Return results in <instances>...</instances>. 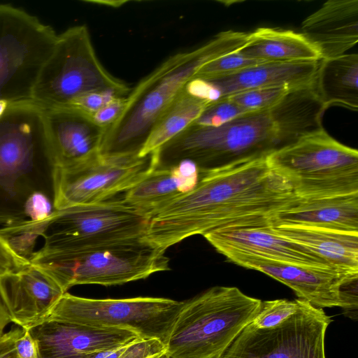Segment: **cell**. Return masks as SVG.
I'll use <instances>...</instances> for the list:
<instances>
[{"mask_svg":"<svg viewBox=\"0 0 358 358\" xmlns=\"http://www.w3.org/2000/svg\"><path fill=\"white\" fill-rule=\"evenodd\" d=\"M266 156L199 171L190 192L150 216L145 238L166 251L192 236L235 226L268 225L270 216L300 196L269 167Z\"/></svg>","mask_w":358,"mask_h":358,"instance_id":"obj_1","label":"cell"},{"mask_svg":"<svg viewBox=\"0 0 358 358\" xmlns=\"http://www.w3.org/2000/svg\"><path fill=\"white\" fill-rule=\"evenodd\" d=\"M304 126L296 101L285 94L269 109L247 112L218 127L192 124L160 148L158 166L190 161L199 171H209L266 156L303 136Z\"/></svg>","mask_w":358,"mask_h":358,"instance_id":"obj_2","label":"cell"},{"mask_svg":"<svg viewBox=\"0 0 358 358\" xmlns=\"http://www.w3.org/2000/svg\"><path fill=\"white\" fill-rule=\"evenodd\" d=\"M247 37L245 32L222 31L201 46L168 57L131 90L122 114L106 130L100 154L138 155L159 117L199 69L240 50Z\"/></svg>","mask_w":358,"mask_h":358,"instance_id":"obj_3","label":"cell"},{"mask_svg":"<svg viewBox=\"0 0 358 358\" xmlns=\"http://www.w3.org/2000/svg\"><path fill=\"white\" fill-rule=\"evenodd\" d=\"M166 251L145 237L76 248L41 247L29 257L67 290L78 285H117L170 270Z\"/></svg>","mask_w":358,"mask_h":358,"instance_id":"obj_4","label":"cell"},{"mask_svg":"<svg viewBox=\"0 0 358 358\" xmlns=\"http://www.w3.org/2000/svg\"><path fill=\"white\" fill-rule=\"evenodd\" d=\"M260 299L215 286L184 302L165 343L173 358H217L252 322Z\"/></svg>","mask_w":358,"mask_h":358,"instance_id":"obj_5","label":"cell"},{"mask_svg":"<svg viewBox=\"0 0 358 358\" xmlns=\"http://www.w3.org/2000/svg\"><path fill=\"white\" fill-rule=\"evenodd\" d=\"M131 90L101 64L87 27L76 25L57 34L38 73L32 103L41 109L67 107L91 92H111L127 96Z\"/></svg>","mask_w":358,"mask_h":358,"instance_id":"obj_6","label":"cell"},{"mask_svg":"<svg viewBox=\"0 0 358 358\" xmlns=\"http://www.w3.org/2000/svg\"><path fill=\"white\" fill-rule=\"evenodd\" d=\"M266 162L300 197L358 193L357 150L339 143L323 128L271 152Z\"/></svg>","mask_w":358,"mask_h":358,"instance_id":"obj_7","label":"cell"},{"mask_svg":"<svg viewBox=\"0 0 358 358\" xmlns=\"http://www.w3.org/2000/svg\"><path fill=\"white\" fill-rule=\"evenodd\" d=\"M57 38L54 29L36 16L0 4V103H32L38 73Z\"/></svg>","mask_w":358,"mask_h":358,"instance_id":"obj_8","label":"cell"},{"mask_svg":"<svg viewBox=\"0 0 358 358\" xmlns=\"http://www.w3.org/2000/svg\"><path fill=\"white\" fill-rule=\"evenodd\" d=\"M184 305L166 298L89 299L65 292L46 320L132 330L166 343Z\"/></svg>","mask_w":358,"mask_h":358,"instance_id":"obj_9","label":"cell"},{"mask_svg":"<svg viewBox=\"0 0 358 358\" xmlns=\"http://www.w3.org/2000/svg\"><path fill=\"white\" fill-rule=\"evenodd\" d=\"M149 220L123 199L54 210L42 235L43 247L76 249L145 237Z\"/></svg>","mask_w":358,"mask_h":358,"instance_id":"obj_10","label":"cell"},{"mask_svg":"<svg viewBox=\"0 0 358 358\" xmlns=\"http://www.w3.org/2000/svg\"><path fill=\"white\" fill-rule=\"evenodd\" d=\"M158 166V151L145 156L101 154L77 164L50 169L53 206L102 202L124 193Z\"/></svg>","mask_w":358,"mask_h":358,"instance_id":"obj_11","label":"cell"},{"mask_svg":"<svg viewBox=\"0 0 358 358\" xmlns=\"http://www.w3.org/2000/svg\"><path fill=\"white\" fill-rule=\"evenodd\" d=\"M331 322L322 308L301 299L297 311L275 327L248 324L217 358H326Z\"/></svg>","mask_w":358,"mask_h":358,"instance_id":"obj_12","label":"cell"},{"mask_svg":"<svg viewBox=\"0 0 358 358\" xmlns=\"http://www.w3.org/2000/svg\"><path fill=\"white\" fill-rule=\"evenodd\" d=\"M229 261L266 274L291 288L299 299L317 308L345 307L358 273L287 264L231 250L219 251Z\"/></svg>","mask_w":358,"mask_h":358,"instance_id":"obj_13","label":"cell"},{"mask_svg":"<svg viewBox=\"0 0 358 358\" xmlns=\"http://www.w3.org/2000/svg\"><path fill=\"white\" fill-rule=\"evenodd\" d=\"M43 111L33 103L9 106L0 113V187L14 194L15 182L38 156L49 163Z\"/></svg>","mask_w":358,"mask_h":358,"instance_id":"obj_14","label":"cell"},{"mask_svg":"<svg viewBox=\"0 0 358 358\" xmlns=\"http://www.w3.org/2000/svg\"><path fill=\"white\" fill-rule=\"evenodd\" d=\"M38 358H87L91 353L122 347L141 338L123 328L102 327L45 320L27 330Z\"/></svg>","mask_w":358,"mask_h":358,"instance_id":"obj_15","label":"cell"},{"mask_svg":"<svg viewBox=\"0 0 358 358\" xmlns=\"http://www.w3.org/2000/svg\"><path fill=\"white\" fill-rule=\"evenodd\" d=\"M64 293L48 273L31 262L0 275V298L10 320L24 330L45 320Z\"/></svg>","mask_w":358,"mask_h":358,"instance_id":"obj_16","label":"cell"},{"mask_svg":"<svg viewBox=\"0 0 358 358\" xmlns=\"http://www.w3.org/2000/svg\"><path fill=\"white\" fill-rule=\"evenodd\" d=\"M49 143V167L68 166L100 154L106 129L74 107L42 109Z\"/></svg>","mask_w":358,"mask_h":358,"instance_id":"obj_17","label":"cell"},{"mask_svg":"<svg viewBox=\"0 0 358 358\" xmlns=\"http://www.w3.org/2000/svg\"><path fill=\"white\" fill-rule=\"evenodd\" d=\"M203 236L217 252L231 250L287 264L336 269L306 247L279 235L269 225L226 227Z\"/></svg>","mask_w":358,"mask_h":358,"instance_id":"obj_18","label":"cell"},{"mask_svg":"<svg viewBox=\"0 0 358 358\" xmlns=\"http://www.w3.org/2000/svg\"><path fill=\"white\" fill-rule=\"evenodd\" d=\"M301 34L321 58L344 55L358 41V0H330L302 22Z\"/></svg>","mask_w":358,"mask_h":358,"instance_id":"obj_19","label":"cell"},{"mask_svg":"<svg viewBox=\"0 0 358 358\" xmlns=\"http://www.w3.org/2000/svg\"><path fill=\"white\" fill-rule=\"evenodd\" d=\"M273 227H308L358 232V193L334 196L299 197L268 219Z\"/></svg>","mask_w":358,"mask_h":358,"instance_id":"obj_20","label":"cell"},{"mask_svg":"<svg viewBox=\"0 0 358 358\" xmlns=\"http://www.w3.org/2000/svg\"><path fill=\"white\" fill-rule=\"evenodd\" d=\"M320 61L266 62L230 75L199 78L213 86L219 93L220 99L258 88H296L313 82Z\"/></svg>","mask_w":358,"mask_h":358,"instance_id":"obj_21","label":"cell"},{"mask_svg":"<svg viewBox=\"0 0 358 358\" xmlns=\"http://www.w3.org/2000/svg\"><path fill=\"white\" fill-rule=\"evenodd\" d=\"M198 167L190 161L169 166H157L143 179L125 192L123 200L150 216L197 184Z\"/></svg>","mask_w":358,"mask_h":358,"instance_id":"obj_22","label":"cell"},{"mask_svg":"<svg viewBox=\"0 0 358 358\" xmlns=\"http://www.w3.org/2000/svg\"><path fill=\"white\" fill-rule=\"evenodd\" d=\"M273 229L306 247L334 268L358 273V232L296 226Z\"/></svg>","mask_w":358,"mask_h":358,"instance_id":"obj_23","label":"cell"},{"mask_svg":"<svg viewBox=\"0 0 358 358\" xmlns=\"http://www.w3.org/2000/svg\"><path fill=\"white\" fill-rule=\"evenodd\" d=\"M243 56L262 62L320 61L319 51L301 33L261 27L248 34L238 50Z\"/></svg>","mask_w":358,"mask_h":358,"instance_id":"obj_24","label":"cell"},{"mask_svg":"<svg viewBox=\"0 0 358 358\" xmlns=\"http://www.w3.org/2000/svg\"><path fill=\"white\" fill-rule=\"evenodd\" d=\"M315 92L327 108L338 105L358 110V55L322 59L313 80Z\"/></svg>","mask_w":358,"mask_h":358,"instance_id":"obj_25","label":"cell"},{"mask_svg":"<svg viewBox=\"0 0 358 358\" xmlns=\"http://www.w3.org/2000/svg\"><path fill=\"white\" fill-rule=\"evenodd\" d=\"M208 104L184 89L164 110L140 151L141 157L158 151L162 146L190 126Z\"/></svg>","mask_w":358,"mask_h":358,"instance_id":"obj_26","label":"cell"},{"mask_svg":"<svg viewBox=\"0 0 358 358\" xmlns=\"http://www.w3.org/2000/svg\"><path fill=\"white\" fill-rule=\"evenodd\" d=\"M292 89L285 87L258 88L225 97L248 111L262 110L272 108Z\"/></svg>","mask_w":358,"mask_h":358,"instance_id":"obj_27","label":"cell"},{"mask_svg":"<svg viewBox=\"0 0 358 358\" xmlns=\"http://www.w3.org/2000/svg\"><path fill=\"white\" fill-rule=\"evenodd\" d=\"M300 301L299 299L293 301L287 299L262 301L260 309L251 324L258 329L275 327L297 311Z\"/></svg>","mask_w":358,"mask_h":358,"instance_id":"obj_28","label":"cell"},{"mask_svg":"<svg viewBox=\"0 0 358 358\" xmlns=\"http://www.w3.org/2000/svg\"><path fill=\"white\" fill-rule=\"evenodd\" d=\"M238 50L208 62L199 69L193 78H208L227 76L262 62L245 57Z\"/></svg>","mask_w":358,"mask_h":358,"instance_id":"obj_29","label":"cell"},{"mask_svg":"<svg viewBox=\"0 0 358 358\" xmlns=\"http://www.w3.org/2000/svg\"><path fill=\"white\" fill-rule=\"evenodd\" d=\"M247 112L250 111L227 97H223L207 104L200 116L192 124L218 127Z\"/></svg>","mask_w":358,"mask_h":358,"instance_id":"obj_30","label":"cell"},{"mask_svg":"<svg viewBox=\"0 0 358 358\" xmlns=\"http://www.w3.org/2000/svg\"><path fill=\"white\" fill-rule=\"evenodd\" d=\"M54 210L53 204L47 196L41 192L31 193L24 204V213L31 221L46 220Z\"/></svg>","mask_w":358,"mask_h":358,"instance_id":"obj_31","label":"cell"},{"mask_svg":"<svg viewBox=\"0 0 358 358\" xmlns=\"http://www.w3.org/2000/svg\"><path fill=\"white\" fill-rule=\"evenodd\" d=\"M29 259L17 252L0 231V275L29 265Z\"/></svg>","mask_w":358,"mask_h":358,"instance_id":"obj_32","label":"cell"},{"mask_svg":"<svg viewBox=\"0 0 358 358\" xmlns=\"http://www.w3.org/2000/svg\"><path fill=\"white\" fill-rule=\"evenodd\" d=\"M119 96L111 92H94L77 99L72 106L76 107L90 115H93L106 104Z\"/></svg>","mask_w":358,"mask_h":358,"instance_id":"obj_33","label":"cell"},{"mask_svg":"<svg viewBox=\"0 0 358 358\" xmlns=\"http://www.w3.org/2000/svg\"><path fill=\"white\" fill-rule=\"evenodd\" d=\"M126 96L117 97L106 104L92 117L100 127L107 129L120 116L124 109Z\"/></svg>","mask_w":358,"mask_h":358,"instance_id":"obj_34","label":"cell"},{"mask_svg":"<svg viewBox=\"0 0 358 358\" xmlns=\"http://www.w3.org/2000/svg\"><path fill=\"white\" fill-rule=\"evenodd\" d=\"M17 358H38L35 341L27 330H24L15 342Z\"/></svg>","mask_w":358,"mask_h":358,"instance_id":"obj_35","label":"cell"},{"mask_svg":"<svg viewBox=\"0 0 358 358\" xmlns=\"http://www.w3.org/2000/svg\"><path fill=\"white\" fill-rule=\"evenodd\" d=\"M24 329H15L0 336V358H17L15 342Z\"/></svg>","mask_w":358,"mask_h":358,"instance_id":"obj_36","label":"cell"},{"mask_svg":"<svg viewBox=\"0 0 358 358\" xmlns=\"http://www.w3.org/2000/svg\"><path fill=\"white\" fill-rule=\"evenodd\" d=\"M126 345L114 349L91 353L89 356V358H124V352Z\"/></svg>","mask_w":358,"mask_h":358,"instance_id":"obj_37","label":"cell"},{"mask_svg":"<svg viewBox=\"0 0 358 358\" xmlns=\"http://www.w3.org/2000/svg\"><path fill=\"white\" fill-rule=\"evenodd\" d=\"M10 322L6 308L0 298V336L3 334V330Z\"/></svg>","mask_w":358,"mask_h":358,"instance_id":"obj_38","label":"cell"},{"mask_svg":"<svg viewBox=\"0 0 358 358\" xmlns=\"http://www.w3.org/2000/svg\"><path fill=\"white\" fill-rule=\"evenodd\" d=\"M157 358H173V357H171L169 356V355H168L167 354H166V352H163V353L160 354V355L157 357Z\"/></svg>","mask_w":358,"mask_h":358,"instance_id":"obj_39","label":"cell"},{"mask_svg":"<svg viewBox=\"0 0 358 358\" xmlns=\"http://www.w3.org/2000/svg\"><path fill=\"white\" fill-rule=\"evenodd\" d=\"M161 354H162V353H161ZM159 355H160V354H159V355H155V356H153V357H150V358H157V357H158Z\"/></svg>","mask_w":358,"mask_h":358,"instance_id":"obj_40","label":"cell"}]
</instances>
